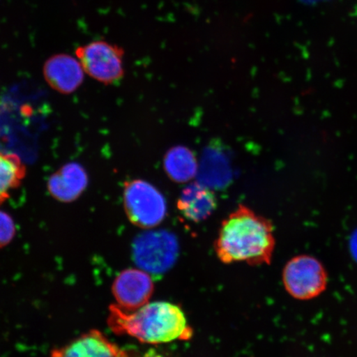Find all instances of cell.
Segmentation results:
<instances>
[{"label": "cell", "mask_w": 357, "mask_h": 357, "mask_svg": "<svg viewBox=\"0 0 357 357\" xmlns=\"http://www.w3.org/2000/svg\"><path fill=\"white\" fill-rule=\"evenodd\" d=\"M275 247L271 222L242 204L223 220L214 245L225 264L245 261L250 266L270 265Z\"/></svg>", "instance_id": "1"}, {"label": "cell", "mask_w": 357, "mask_h": 357, "mask_svg": "<svg viewBox=\"0 0 357 357\" xmlns=\"http://www.w3.org/2000/svg\"><path fill=\"white\" fill-rule=\"evenodd\" d=\"M108 325L118 335H128L149 344L189 340L193 331L184 311L167 301L147 303L135 310L109 307Z\"/></svg>", "instance_id": "2"}, {"label": "cell", "mask_w": 357, "mask_h": 357, "mask_svg": "<svg viewBox=\"0 0 357 357\" xmlns=\"http://www.w3.org/2000/svg\"><path fill=\"white\" fill-rule=\"evenodd\" d=\"M123 204L128 220L141 229H153L167 216V206L163 195L145 181L134 180L125 184Z\"/></svg>", "instance_id": "3"}, {"label": "cell", "mask_w": 357, "mask_h": 357, "mask_svg": "<svg viewBox=\"0 0 357 357\" xmlns=\"http://www.w3.org/2000/svg\"><path fill=\"white\" fill-rule=\"evenodd\" d=\"M75 56L84 73L105 84L118 83L124 77L123 49L118 45L97 40L79 46Z\"/></svg>", "instance_id": "4"}, {"label": "cell", "mask_w": 357, "mask_h": 357, "mask_svg": "<svg viewBox=\"0 0 357 357\" xmlns=\"http://www.w3.org/2000/svg\"><path fill=\"white\" fill-rule=\"evenodd\" d=\"M177 239L167 231H153L137 236L132 243L134 262L149 274L162 275L176 261Z\"/></svg>", "instance_id": "5"}, {"label": "cell", "mask_w": 357, "mask_h": 357, "mask_svg": "<svg viewBox=\"0 0 357 357\" xmlns=\"http://www.w3.org/2000/svg\"><path fill=\"white\" fill-rule=\"evenodd\" d=\"M328 276L322 262L314 257L301 255L287 262L283 271L285 289L298 301H310L327 289Z\"/></svg>", "instance_id": "6"}, {"label": "cell", "mask_w": 357, "mask_h": 357, "mask_svg": "<svg viewBox=\"0 0 357 357\" xmlns=\"http://www.w3.org/2000/svg\"><path fill=\"white\" fill-rule=\"evenodd\" d=\"M113 294L119 307L135 310L149 303L154 290L151 276L147 272L128 269L121 272L113 284Z\"/></svg>", "instance_id": "7"}, {"label": "cell", "mask_w": 357, "mask_h": 357, "mask_svg": "<svg viewBox=\"0 0 357 357\" xmlns=\"http://www.w3.org/2000/svg\"><path fill=\"white\" fill-rule=\"evenodd\" d=\"M43 73L48 86L63 95L74 93L84 82V71L77 57L66 53L49 57Z\"/></svg>", "instance_id": "8"}, {"label": "cell", "mask_w": 357, "mask_h": 357, "mask_svg": "<svg viewBox=\"0 0 357 357\" xmlns=\"http://www.w3.org/2000/svg\"><path fill=\"white\" fill-rule=\"evenodd\" d=\"M52 357H129L128 352L97 330L84 333L52 352Z\"/></svg>", "instance_id": "9"}, {"label": "cell", "mask_w": 357, "mask_h": 357, "mask_svg": "<svg viewBox=\"0 0 357 357\" xmlns=\"http://www.w3.org/2000/svg\"><path fill=\"white\" fill-rule=\"evenodd\" d=\"M88 174L82 165L70 162L64 165L48 178L47 190L55 199L70 203L79 198L86 190Z\"/></svg>", "instance_id": "10"}, {"label": "cell", "mask_w": 357, "mask_h": 357, "mask_svg": "<svg viewBox=\"0 0 357 357\" xmlns=\"http://www.w3.org/2000/svg\"><path fill=\"white\" fill-rule=\"evenodd\" d=\"M218 201L208 187L193 183L182 191L177 201V208L186 220L199 222L207 220L215 211Z\"/></svg>", "instance_id": "11"}, {"label": "cell", "mask_w": 357, "mask_h": 357, "mask_svg": "<svg viewBox=\"0 0 357 357\" xmlns=\"http://www.w3.org/2000/svg\"><path fill=\"white\" fill-rule=\"evenodd\" d=\"M26 171L20 156L0 151V205L10 197L13 190L19 188Z\"/></svg>", "instance_id": "12"}, {"label": "cell", "mask_w": 357, "mask_h": 357, "mask_svg": "<svg viewBox=\"0 0 357 357\" xmlns=\"http://www.w3.org/2000/svg\"><path fill=\"white\" fill-rule=\"evenodd\" d=\"M165 168L172 180L186 182L196 175L198 165L193 153L184 146H176L168 151Z\"/></svg>", "instance_id": "13"}, {"label": "cell", "mask_w": 357, "mask_h": 357, "mask_svg": "<svg viewBox=\"0 0 357 357\" xmlns=\"http://www.w3.org/2000/svg\"><path fill=\"white\" fill-rule=\"evenodd\" d=\"M15 235V225L10 214L0 211V248L6 247Z\"/></svg>", "instance_id": "14"}, {"label": "cell", "mask_w": 357, "mask_h": 357, "mask_svg": "<svg viewBox=\"0 0 357 357\" xmlns=\"http://www.w3.org/2000/svg\"><path fill=\"white\" fill-rule=\"evenodd\" d=\"M350 252L352 257L357 262V231L352 235L350 242Z\"/></svg>", "instance_id": "15"}, {"label": "cell", "mask_w": 357, "mask_h": 357, "mask_svg": "<svg viewBox=\"0 0 357 357\" xmlns=\"http://www.w3.org/2000/svg\"><path fill=\"white\" fill-rule=\"evenodd\" d=\"M140 357H166L158 351H156L155 349H150L149 351H147L145 352V354Z\"/></svg>", "instance_id": "16"}]
</instances>
